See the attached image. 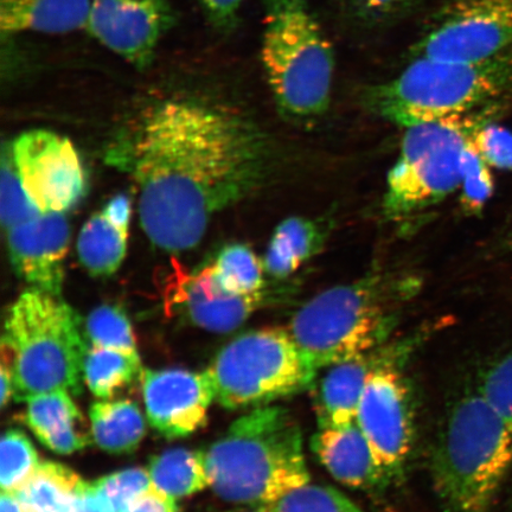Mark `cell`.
<instances>
[{"instance_id": "2", "label": "cell", "mask_w": 512, "mask_h": 512, "mask_svg": "<svg viewBox=\"0 0 512 512\" xmlns=\"http://www.w3.org/2000/svg\"><path fill=\"white\" fill-rule=\"evenodd\" d=\"M420 287L416 275L371 273L311 298L287 330L319 373L387 344Z\"/></svg>"}, {"instance_id": "8", "label": "cell", "mask_w": 512, "mask_h": 512, "mask_svg": "<svg viewBox=\"0 0 512 512\" xmlns=\"http://www.w3.org/2000/svg\"><path fill=\"white\" fill-rule=\"evenodd\" d=\"M511 96L470 114L406 128L384 194L383 211L389 220L412 219L459 189L466 145L510 105Z\"/></svg>"}, {"instance_id": "6", "label": "cell", "mask_w": 512, "mask_h": 512, "mask_svg": "<svg viewBox=\"0 0 512 512\" xmlns=\"http://www.w3.org/2000/svg\"><path fill=\"white\" fill-rule=\"evenodd\" d=\"M511 94L512 48L483 61L415 57L399 76L371 87L366 105L371 112L407 128L470 114Z\"/></svg>"}, {"instance_id": "40", "label": "cell", "mask_w": 512, "mask_h": 512, "mask_svg": "<svg viewBox=\"0 0 512 512\" xmlns=\"http://www.w3.org/2000/svg\"><path fill=\"white\" fill-rule=\"evenodd\" d=\"M0 379H2V408L8 405L11 398H14V382H12L11 370L5 362L2 361V367H0Z\"/></svg>"}, {"instance_id": "24", "label": "cell", "mask_w": 512, "mask_h": 512, "mask_svg": "<svg viewBox=\"0 0 512 512\" xmlns=\"http://www.w3.org/2000/svg\"><path fill=\"white\" fill-rule=\"evenodd\" d=\"M82 482L69 467L42 462L15 494L23 512H70Z\"/></svg>"}, {"instance_id": "4", "label": "cell", "mask_w": 512, "mask_h": 512, "mask_svg": "<svg viewBox=\"0 0 512 512\" xmlns=\"http://www.w3.org/2000/svg\"><path fill=\"white\" fill-rule=\"evenodd\" d=\"M512 466V433L478 390L452 403L432 454L441 512H491Z\"/></svg>"}, {"instance_id": "32", "label": "cell", "mask_w": 512, "mask_h": 512, "mask_svg": "<svg viewBox=\"0 0 512 512\" xmlns=\"http://www.w3.org/2000/svg\"><path fill=\"white\" fill-rule=\"evenodd\" d=\"M265 507L273 512H364L338 490L311 483Z\"/></svg>"}, {"instance_id": "19", "label": "cell", "mask_w": 512, "mask_h": 512, "mask_svg": "<svg viewBox=\"0 0 512 512\" xmlns=\"http://www.w3.org/2000/svg\"><path fill=\"white\" fill-rule=\"evenodd\" d=\"M131 216L132 204L125 198H113L82 227L79 259L93 277H110L123 265Z\"/></svg>"}, {"instance_id": "33", "label": "cell", "mask_w": 512, "mask_h": 512, "mask_svg": "<svg viewBox=\"0 0 512 512\" xmlns=\"http://www.w3.org/2000/svg\"><path fill=\"white\" fill-rule=\"evenodd\" d=\"M92 484L111 512H126L152 486L149 471L140 467L112 473Z\"/></svg>"}, {"instance_id": "15", "label": "cell", "mask_w": 512, "mask_h": 512, "mask_svg": "<svg viewBox=\"0 0 512 512\" xmlns=\"http://www.w3.org/2000/svg\"><path fill=\"white\" fill-rule=\"evenodd\" d=\"M70 227L64 213L40 214L8 230L10 260L31 287L60 297Z\"/></svg>"}, {"instance_id": "38", "label": "cell", "mask_w": 512, "mask_h": 512, "mask_svg": "<svg viewBox=\"0 0 512 512\" xmlns=\"http://www.w3.org/2000/svg\"><path fill=\"white\" fill-rule=\"evenodd\" d=\"M349 2L367 14L382 16L405 10L418 0H349Z\"/></svg>"}, {"instance_id": "43", "label": "cell", "mask_w": 512, "mask_h": 512, "mask_svg": "<svg viewBox=\"0 0 512 512\" xmlns=\"http://www.w3.org/2000/svg\"><path fill=\"white\" fill-rule=\"evenodd\" d=\"M508 247L512 248V229L507 238Z\"/></svg>"}, {"instance_id": "26", "label": "cell", "mask_w": 512, "mask_h": 512, "mask_svg": "<svg viewBox=\"0 0 512 512\" xmlns=\"http://www.w3.org/2000/svg\"><path fill=\"white\" fill-rule=\"evenodd\" d=\"M152 485L175 499L188 497L209 486L204 452L174 448L151 459Z\"/></svg>"}, {"instance_id": "37", "label": "cell", "mask_w": 512, "mask_h": 512, "mask_svg": "<svg viewBox=\"0 0 512 512\" xmlns=\"http://www.w3.org/2000/svg\"><path fill=\"white\" fill-rule=\"evenodd\" d=\"M209 17L221 27H227L236 18L243 0H201Z\"/></svg>"}, {"instance_id": "35", "label": "cell", "mask_w": 512, "mask_h": 512, "mask_svg": "<svg viewBox=\"0 0 512 512\" xmlns=\"http://www.w3.org/2000/svg\"><path fill=\"white\" fill-rule=\"evenodd\" d=\"M472 144L486 164L499 170L512 171V132L507 128L492 121L473 134Z\"/></svg>"}, {"instance_id": "27", "label": "cell", "mask_w": 512, "mask_h": 512, "mask_svg": "<svg viewBox=\"0 0 512 512\" xmlns=\"http://www.w3.org/2000/svg\"><path fill=\"white\" fill-rule=\"evenodd\" d=\"M210 268L216 283L230 294L245 296L265 290L264 264L241 243L223 248Z\"/></svg>"}, {"instance_id": "20", "label": "cell", "mask_w": 512, "mask_h": 512, "mask_svg": "<svg viewBox=\"0 0 512 512\" xmlns=\"http://www.w3.org/2000/svg\"><path fill=\"white\" fill-rule=\"evenodd\" d=\"M66 390L44 393L27 401L24 421L41 443L59 454H72L91 443L88 430L78 406Z\"/></svg>"}, {"instance_id": "1", "label": "cell", "mask_w": 512, "mask_h": 512, "mask_svg": "<svg viewBox=\"0 0 512 512\" xmlns=\"http://www.w3.org/2000/svg\"><path fill=\"white\" fill-rule=\"evenodd\" d=\"M270 156L251 121L195 100L153 107L111 152L137 184L147 238L170 253L196 247L217 214L258 188Z\"/></svg>"}, {"instance_id": "12", "label": "cell", "mask_w": 512, "mask_h": 512, "mask_svg": "<svg viewBox=\"0 0 512 512\" xmlns=\"http://www.w3.org/2000/svg\"><path fill=\"white\" fill-rule=\"evenodd\" d=\"M11 146L23 188L42 214L66 213L85 195V169L68 138L35 130L21 134Z\"/></svg>"}, {"instance_id": "30", "label": "cell", "mask_w": 512, "mask_h": 512, "mask_svg": "<svg viewBox=\"0 0 512 512\" xmlns=\"http://www.w3.org/2000/svg\"><path fill=\"white\" fill-rule=\"evenodd\" d=\"M460 204L465 213H482L486 203L494 195L495 184L490 166L480 157L472 139L466 145L462 158V181H460Z\"/></svg>"}, {"instance_id": "42", "label": "cell", "mask_w": 512, "mask_h": 512, "mask_svg": "<svg viewBox=\"0 0 512 512\" xmlns=\"http://www.w3.org/2000/svg\"><path fill=\"white\" fill-rule=\"evenodd\" d=\"M224 512H273L270 508L267 507H248L245 509H236Z\"/></svg>"}, {"instance_id": "7", "label": "cell", "mask_w": 512, "mask_h": 512, "mask_svg": "<svg viewBox=\"0 0 512 512\" xmlns=\"http://www.w3.org/2000/svg\"><path fill=\"white\" fill-rule=\"evenodd\" d=\"M261 59L285 118L310 124L328 110L335 54L305 0H267Z\"/></svg>"}, {"instance_id": "39", "label": "cell", "mask_w": 512, "mask_h": 512, "mask_svg": "<svg viewBox=\"0 0 512 512\" xmlns=\"http://www.w3.org/2000/svg\"><path fill=\"white\" fill-rule=\"evenodd\" d=\"M70 512H111L92 483L82 482Z\"/></svg>"}, {"instance_id": "22", "label": "cell", "mask_w": 512, "mask_h": 512, "mask_svg": "<svg viewBox=\"0 0 512 512\" xmlns=\"http://www.w3.org/2000/svg\"><path fill=\"white\" fill-rule=\"evenodd\" d=\"M326 239L322 223L290 217L279 224L265 255L264 268L275 279H286L317 255Z\"/></svg>"}, {"instance_id": "18", "label": "cell", "mask_w": 512, "mask_h": 512, "mask_svg": "<svg viewBox=\"0 0 512 512\" xmlns=\"http://www.w3.org/2000/svg\"><path fill=\"white\" fill-rule=\"evenodd\" d=\"M311 447L326 471L347 488L373 491L389 484L357 422L342 428H318Z\"/></svg>"}, {"instance_id": "25", "label": "cell", "mask_w": 512, "mask_h": 512, "mask_svg": "<svg viewBox=\"0 0 512 512\" xmlns=\"http://www.w3.org/2000/svg\"><path fill=\"white\" fill-rule=\"evenodd\" d=\"M143 373L139 356L119 350L91 345L83 360V380L101 400L114 399L136 380H142Z\"/></svg>"}, {"instance_id": "31", "label": "cell", "mask_w": 512, "mask_h": 512, "mask_svg": "<svg viewBox=\"0 0 512 512\" xmlns=\"http://www.w3.org/2000/svg\"><path fill=\"white\" fill-rule=\"evenodd\" d=\"M2 223L5 230L42 214L30 201L18 176L11 143L4 146L2 159Z\"/></svg>"}, {"instance_id": "14", "label": "cell", "mask_w": 512, "mask_h": 512, "mask_svg": "<svg viewBox=\"0 0 512 512\" xmlns=\"http://www.w3.org/2000/svg\"><path fill=\"white\" fill-rule=\"evenodd\" d=\"M142 383L147 420L164 438L188 437L207 424L215 390L206 371L145 370Z\"/></svg>"}, {"instance_id": "28", "label": "cell", "mask_w": 512, "mask_h": 512, "mask_svg": "<svg viewBox=\"0 0 512 512\" xmlns=\"http://www.w3.org/2000/svg\"><path fill=\"white\" fill-rule=\"evenodd\" d=\"M86 337L95 347L138 354L137 341L130 319L117 306L101 305L86 320Z\"/></svg>"}, {"instance_id": "36", "label": "cell", "mask_w": 512, "mask_h": 512, "mask_svg": "<svg viewBox=\"0 0 512 512\" xmlns=\"http://www.w3.org/2000/svg\"><path fill=\"white\" fill-rule=\"evenodd\" d=\"M126 512H179V509L174 497L164 494L152 485Z\"/></svg>"}, {"instance_id": "21", "label": "cell", "mask_w": 512, "mask_h": 512, "mask_svg": "<svg viewBox=\"0 0 512 512\" xmlns=\"http://www.w3.org/2000/svg\"><path fill=\"white\" fill-rule=\"evenodd\" d=\"M92 0H0V30L68 34L87 28Z\"/></svg>"}, {"instance_id": "10", "label": "cell", "mask_w": 512, "mask_h": 512, "mask_svg": "<svg viewBox=\"0 0 512 512\" xmlns=\"http://www.w3.org/2000/svg\"><path fill=\"white\" fill-rule=\"evenodd\" d=\"M420 337L409 338L370 374L356 422L388 482L403 475L414 447L415 412L411 388L400 362Z\"/></svg>"}, {"instance_id": "41", "label": "cell", "mask_w": 512, "mask_h": 512, "mask_svg": "<svg viewBox=\"0 0 512 512\" xmlns=\"http://www.w3.org/2000/svg\"><path fill=\"white\" fill-rule=\"evenodd\" d=\"M0 512H23L15 492L2 491L0 497Z\"/></svg>"}, {"instance_id": "29", "label": "cell", "mask_w": 512, "mask_h": 512, "mask_svg": "<svg viewBox=\"0 0 512 512\" xmlns=\"http://www.w3.org/2000/svg\"><path fill=\"white\" fill-rule=\"evenodd\" d=\"M40 463L36 448L27 435L19 430L6 431L0 443L2 491L16 492Z\"/></svg>"}, {"instance_id": "16", "label": "cell", "mask_w": 512, "mask_h": 512, "mask_svg": "<svg viewBox=\"0 0 512 512\" xmlns=\"http://www.w3.org/2000/svg\"><path fill=\"white\" fill-rule=\"evenodd\" d=\"M266 300L265 290L245 296L223 291L208 266L185 280L169 305L197 328L222 334L238 329Z\"/></svg>"}, {"instance_id": "34", "label": "cell", "mask_w": 512, "mask_h": 512, "mask_svg": "<svg viewBox=\"0 0 512 512\" xmlns=\"http://www.w3.org/2000/svg\"><path fill=\"white\" fill-rule=\"evenodd\" d=\"M476 389L512 433V351L485 369Z\"/></svg>"}, {"instance_id": "5", "label": "cell", "mask_w": 512, "mask_h": 512, "mask_svg": "<svg viewBox=\"0 0 512 512\" xmlns=\"http://www.w3.org/2000/svg\"><path fill=\"white\" fill-rule=\"evenodd\" d=\"M87 348L72 306L35 287L23 292L10 307L2 339L15 401L55 390L80 394Z\"/></svg>"}, {"instance_id": "11", "label": "cell", "mask_w": 512, "mask_h": 512, "mask_svg": "<svg viewBox=\"0 0 512 512\" xmlns=\"http://www.w3.org/2000/svg\"><path fill=\"white\" fill-rule=\"evenodd\" d=\"M512 48V0H456L435 19L415 57L451 62L491 59Z\"/></svg>"}, {"instance_id": "17", "label": "cell", "mask_w": 512, "mask_h": 512, "mask_svg": "<svg viewBox=\"0 0 512 512\" xmlns=\"http://www.w3.org/2000/svg\"><path fill=\"white\" fill-rule=\"evenodd\" d=\"M406 341L382 347L325 369L315 400L318 428H342L356 422L369 376Z\"/></svg>"}, {"instance_id": "3", "label": "cell", "mask_w": 512, "mask_h": 512, "mask_svg": "<svg viewBox=\"0 0 512 512\" xmlns=\"http://www.w3.org/2000/svg\"><path fill=\"white\" fill-rule=\"evenodd\" d=\"M209 486L223 501L265 507L311 483L302 428L288 409H249L207 452Z\"/></svg>"}, {"instance_id": "13", "label": "cell", "mask_w": 512, "mask_h": 512, "mask_svg": "<svg viewBox=\"0 0 512 512\" xmlns=\"http://www.w3.org/2000/svg\"><path fill=\"white\" fill-rule=\"evenodd\" d=\"M169 0H92L86 30L134 67H149L171 27Z\"/></svg>"}, {"instance_id": "23", "label": "cell", "mask_w": 512, "mask_h": 512, "mask_svg": "<svg viewBox=\"0 0 512 512\" xmlns=\"http://www.w3.org/2000/svg\"><path fill=\"white\" fill-rule=\"evenodd\" d=\"M89 418L94 443L108 453L136 451L146 433L144 415L131 400L96 402L89 411Z\"/></svg>"}, {"instance_id": "9", "label": "cell", "mask_w": 512, "mask_h": 512, "mask_svg": "<svg viewBox=\"0 0 512 512\" xmlns=\"http://www.w3.org/2000/svg\"><path fill=\"white\" fill-rule=\"evenodd\" d=\"M206 373L215 401L228 411H239L274 405L304 392L318 371L287 328H262L233 339Z\"/></svg>"}]
</instances>
